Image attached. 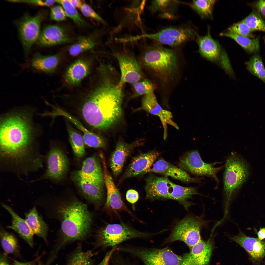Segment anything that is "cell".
<instances>
[{
    "label": "cell",
    "instance_id": "1",
    "mask_svg": "<svg viewBox=\"0 0 265 265\" xmlns=\"http://www.w3.org/2000/svg\"><path fill=\"white\" fill-rule=\"evenodd\" d=\"M119 80L108 74L95 78L87 92L73 98L70 115L84 127L93 132L112 127L121 118L124 94Z\"/></svg>",
    "mask_w": 265,
    "mask_h": 265
},
{
    "label": "cell",
    "instance_id": "2",
    "mask_svg": "<svg viewBox=\"0 0 265 265\" xmlns=\"http://www.w3.org/2000/svg\"><path fill=\"white\" fill-rule=\"evenodd\" d=\"M32 118L30 114L19 111L1 118L0 159L2 171L26 175L43 167L44 157L34 147Z\"/></svg>",
    "mask_w": 265,
    "mask_h": 265
},
{
    "label": "cell",
    "instance_id": "3",
    "mask_svg": "<svg viewBox=\"0 0 265 265\" xmlns=\"http://www.w3.org/2000/svg\"><path fill=\"white\" fill-rule=\"evenodd\" d=\"M34 204L41 207L48 218L57 220L60 224L57 237L49 256L55 260L59 252L67 244L82 241L90 234L94 214L86 204L75 196L52 198L45 195Z\"/></svg>",
    "mask_w": 265,
    "mask_h": 265
},
{
    "label": "cell",
    "instance_id": "4",
    "mask_svg": "<svg viewBox=\"0 0 265 265\" xmlns=\"http://www.w3.org/2000/svg\"><path fill=\"white\" fill-rule=\"evenodd\" d=\"M137 58L144 71L165 87L175 80L180 71V63L173 50L159 44L145 46Z\"/></svg>",
    "mask_w": 265,
    "mask_h": 265
},
{
    "label": "cell",
    "instance_id": "5",
    "mask_svg": "<svg viewBox=\"0 0 265 265\" xmlns=\"http://www.w3.org/2000/svg\"><path fill=\"white\" fill-rule=\"evenodd\" d=\"M152 234L141 232L127 224H108L95 230V240L91 244L93 249L113 247L124 241L136 238L147 237Z\"/></svg>",
    "mask_w": 265,
    "mask_h": 265
},
{
    "label": "cell",
    "instance_id": "6",
    "mask_svg": "<svg viewBox=\"0 0 265 265\" xmlns=\"http://www.w3.org/2000/svg\"><path fill=\"white\" fill-rule=\"evenodd\" d=\"M225 167L223 182L225 205L224 216L225 217L233 195L246 180L249 171L245 161L234 153L226 159Z\"/></svg>",
    "mask_w": 265,
    "mask_h": 265
},
{
    "label": "cell",
    "instance_id": "7",
    "mask_svg": "<svg viewBox=\"0 0 265 265\" xmlns=\"http://www.w3.org/2000/svg\"><path fill=\"white\" fill-rule=\"evenodd\" d=\"M205 224L200 217L187 216L176 223L166 241H182L190 250L201 239L200 230Z\"/></svg>",
    "mask_w": 265,
    "mask_h": 265
},
{
    "label": "cell",
    "instance_id": "8",
    "mask_svg": "<svg viewBox=\"0 0 265 265\" xmlns=\"http://www.w3.org/2000/svg\"><path fill=\"white\" fill-rule=\"evenodd\" d=\"M113 55L119 67V84L123 87L126 83L132 84L145 78L144 73L133 53L125 48L114 52Z\"/></svg>",
    "mask_w": 265,
    "mask_h": 265
},
{
    "label": "cell",
    "instance_id": "9",
    "mask_svg": "<svg viewBox=\"0 0 265 265\" xmlns=\"http://www.w3.org/2000/svg\"><path fill=\"white\" fill-rule=\"evenodd\" d=\"M218 163V162L210 163L204 162L199 152L197 150H194L186 152L180 157L178 166L185 171L196 175L205 176L213 178L217 186L219 182L217 173L224 166L215 167L214 166Z\"/></svg>",
    "mask_w": 265,
    "mask_h": 265
},
{
    "label": "cell",
    "instance_id": "10",
    "mask_svg": "<svg viewBox=\"0 0 265 265\" xmlns=\"http://www.w3.org/2000/svg\"><path fill=\"white\" fill-rule=\"evenodd\" d=\"M46 169L44 173L32 182L47 179L57 182L62 179L68 171L69 161L66 154L60 148L51 146L45 158Z\"/></svg>",
    "mask_w": 265,
    "mask_h": 265
},
{
    "label": "cell",
    "instance_id": "11",
    "mask_svg": "<svg viewBox=\"0 0 265 265\" xmlns=\"http://www.w3.org/2000/svg\"><path fill=\"white\" fill-rule=\"evenodd\" d=\"M196 33L188 26L171 27L165 28L156 33L135 36L134 39L143 38L150 39L172 46H176L192 39Z\"/></svg>",
    "mask_w": 265,
    "mask_h": 265
},
{
    "label": "cell",
    "instance_id": "12",
    "mask_svg": "<svg viewBox=\"0 0 265 265\" xmlns=\"http://www.w3.org/2000/svg\"><path fill=\"white\" fill-rule=\"evenodd\" d=\"M71 177L82 196L96 210L99 209L105 203V184L84 177L77 171L72 173Z\"/></svg>",
    "mask_w": 265,
    "mask_h": 265
},
{
    "label": "cell",
    "instance_id": "13",
    "mask_svg": "<svg viewBox=\"0 0 265 265\" xmlns=\"http://www.w3.org/2000/svg\"><path fill=\"white\" fill-rule=\"evenodd\" d=\"M102 162L104 182L107 193L106 199L104 206V210L111 214H116L121 212H125L139 221L123 202L120 193L107 169L106 160H102Z\"/></svg>",
    "mask_w": 265,
    "mask_h": 265
},
{
    "label": "cell",
    "instance_id": "14",
    "mask_svg": "<svg viewBox=\"0 0 265 265\" xmlns=\"http://www.w3.org/2000/svg\"><path fill=\"white\" fill-rule=\"evenodd\" d=\"M43 16V14L40 13L33 16L26 15L18 23V30L26 56L38 39L40 33V24Z\"/></svg>",
    "mask_w": 265,
    "mask_h": 265
},
{
    "label": "cell",
    "instance_id": "15",
    "mask_svg": "<svg viewBox=\"0 0 265 265\" xmlns=\"http://www.w3.org/2000/svg\"><path fill=\"white\" fill-rule=\"evenodd\" d=\"M125 250L132 252L143 262L145 265H179L182 257L168 247L162 249Z\"/></svg>",
    "mask_w": 265,
    "mask_h": 265
},
{
    "label": "cell",
    "instance_id": "16",
    "mask_svg": "<svg viewBox=\"0 0 265 265\" xmlns=\"http://www.w3.org/2000/svg\"><path fill=\"white\" fill-rule=\"evenodd\" d=\"M212 248V242L200 240L193 245L190 251L182 257L179 265H208Z\"/></svg>",
    "mask_w": 265,
    "mask_h": 265
},
{
    "label": "cell",
    "instance_id": "17",
    "mask_svg": "<svg viewBox=\"0 0 265 265\" xmlns=\"http://www.w3.org/2000/svg\"><path fill=\"white\" fill-rule=\"evenodd\" d=\"M141 107L143 110L150 113L158 116L162 124L164 129V138L167 137V124L171 125L176 129L179 127L177 124L172 120V113L164 110L158 103L154 92L144 95L141 101Z\"/></svg>",
    "mask_w": 265,
    "mask_h": 265
},
{
    "label": "cell",
    "instance_id": "18",
    "mask_svg": "<svg viewBox=\"0 0 265 265\" xmlns=\"http://www.w3.org/2000/svg\"><path fill=\"white\" fill-rule=\"evenodd\" d=\"M60 57L58 54L45 55L37 53L22 66L38 73L50 75L56 70L60 62Z\"/></svg>",
    "mask_w": 265,
    "mask_h": 265
},
{
    "label": "cell",
    "instance_id": "19",
    "mask_svg": "<svg viewBox=\"0 0 265 265\" xmlns=\"http://www.w3.org/2000/svg\"><path fill=\"white\" fill-rule=\"evenodd\" d=\"M173 184L166 177L149 176L146 179L145 189L146 198L151 200L168 199Z\"/></svg>",
    "mask_w": 265,
    "mask_h": 265
},
{
    "label": "cell",
    "instance_id": "20",
    "mask_svg": "<svg viewBox=\"0 0 265 265\" xmlns=\"http://www.w3.org/2000/svg\"><path fill=\"white\" fill-rule=\"evenodd\" d=\"M159 153L151 151L141 154L134 157L125 171L122 179L143 174L150 168Z\"/></svg>",
    "mask_w": 265,
    "mask_h": 265
},
{
    "label": "cell",
    "instance_id": "21",
    "mask_svg": "<svg viewBox=\"0 0 265 265\" xmlns=\"http://www.w3.org/2000/svg\"><path fill=\"white\" fill-rule=\"evenodd\" d=\"M141 143L137 141L130 144L121 141L118 142L110 160V167L114 175L118 176L121 173L128 157L133 149Z\"/></svg>",
    "mask_w": 265,
    "mask_h": 265
},
{
    "label": "cell",
    "instance_id": "22",
    "mask_svg": "<svg viewBox=\"0 0 265 265\" xmlns=\"http://www.w3.org/2000/svg\"><path fill=\"white\" fill-rule=\"evenodd\" d=\"M37 41L40 45L43 47L52 46L72 41L71 39L64 30L55 25L46 26L40 32Z\"/></svg>",
    "mask_w": 265,
    "mask_h": 265
},
{
    "label": "cell",
    "instance_id": "23",
    "mask_svg": "<svg viewBox=\"0 0 265 265\" xmlns=\"http://www.w3.org/2000/svg\"><path fill=\"white\" fill-rule=\"evenodd\" d=\"M153 172L169 176L186 183L199 181V179L191 177L186 171L172 165L163 159L158 160L146 173Z\"/></svg>",
    "mask_w": 265,
    "mask_h": 265
},
{
    "label": "cell",
    "instance_id": "24",
    "mask_svg": "<svg viewBox=\"0 0 265 265\" xmlns=\"http://www.w3.org/2000/svg\"><path fill=\"white\" fill-rule=\"evenodd\" d=\"M229 237L243 247L253 259L260 260L265 256V241L247 236L240 231L238 235Z\"/></svg>",
    "mask_w": 265,
    "mask_h": 265
},
{
    "label": "cell",
    "instance_id": "25",
    "mask_svg": "<svg viewBox=\"0 0 265 265\" xmlns=\"http://www.w3.org/2000/svg\"><path fill=\"white\" fill-rule=\"evenodd\" d=\"M2 206L11 215V224L7 228L13 230L16 232L31 247L34 245V233L25 219L19 216L9 206L1 203Z\"/></svg>",
    "mask_w": 265,
    "mask_h": 265
},
{
    "label": "cell",
    "instance_id": "26",
    "mask_svg": "<svg viewBox=\"0 0 265 265\" xmlns=\"http://www.w3.org/2000/svg\"><path fill=\"white\" fill-rule=\"evenodd\" d=\"M100 160L96 155L87 158L83 162L81 170L77 171L78 173L84 177L104 184Z\"/></svg>",
    "mask_w": 265,
    "mask_h": 265
},
{
    "label": "cell",
    "instance_id": "27",
    "mask_svg": "<svg viewBox=\"0 0 265 265\" xmlns=\"http://www.w3.org/2000/svg\"><path fill=\"white\" fill-rule=\"evenodd\" d=\"M208 31L204 36L197 37V41L201 55L209 60L216 61L221 57L220 45L212 37L210 31Z\"/></svg>",
    "mask_w": 265,
    "mask_h": 265
},
{
    "label": "cell",
    "instance_id": "28",
    "mask_svg": "<svg viewBox=\"0 0 265 265\" xmlns=\"http://www.w3.org/2000/svg\"><path fill=\"white\" fill-rule=\"evenodd\" d=\"M89 69V65L86 61L82 59L76 61L68 68L66 72V81L70 85H78L88 74Z\"/></svg>",
    "mask_w": 265,
    "mask_h": 265
},
{
    "label": "cell",
    "instance_id": "29",
    "mask_svg": "<svg viewBox=\"0 0 265 265\" xmlns=\"http://www.w3.org/2000/svg\"><path fill=\"white\" fill-rule=\"evenodd\" d=\"M25 216V219L34 234L42 238L47 244L48 226L42 216L39 214L35 206L26 213Z\"/></svg>",
    "mask_w": 265,
    "mask_h": 265
},
{
    "label": "cell",
    "instance_id": "30",
    "mask_svg": "<svg viewBox=\"0 0 265 265\" xmlns=\"http://www.w3.org/2000/svg\"><path fill=\"white\" fill-rule=\"evenodd\" d=\"M95 254L92 250L84 251L82 241H80L75 249L67 256L64 265H94L92 258Z\"/></svg>",
    "mask_w": 265,
    "mask_h": 265
},
{
    "label": "cell",
    "instance_id": "31",
    "mask_svg": "<svg viewBox=\"0 0 265 265\" xmlns=\"http://www.w3.org/2000/svg\"><path fill=\"white\" fill-rule=\"evenodd\" d=\"M199 195L196 188L182 186L173 184L171 192L169 193L168 199L178 201L187 210L191 205L192 203L187 200L193 195Z\"/></svg>",
    "mask_w": 265,
    "mask_h": 265
},
{
    "label": "cell",
    "instance_id": "32",
    "mask_svg": "<svg viewBox=\"0 0 265 265\" xmlns=\"http://www.w3.org/2000/svg\"><path fill=\"white\" fill-rule=\"evenodd\" d=\"M178 2L175 0H154L149 6L153 13H158L159 16L165 18H172Z\"/></svg>",
    "mask_w": 265,
    "mask_h": 265
},
{
    "label": "cell",
    "instance_id": "33",
    "mask_svg": "<svg viewBox=\"0 0 265 265\" xmlns=\"http://www.w3.org/2000/svg\"><path fill=\"white\" fill-rule=\"evenodd\" d=\"M220 35L233 39L249 53H256L259 51V37L252 39L228 31L222 32Z\"/></svg>",
    "mask_w": 265,
    "mask_h": 265
},
{
    "label": "cell",
    "instance_id": "34",
    "mask_svg": "<svg viewBox=\"0 0 265 265\" xmlns=\"http://www.w3.org/2000/svg\"><path fill=\"white\" fill-rule=\"evenodd\" d=\"M66 124L69 142L73 152L77 158H82L85 154L82 136L68 122H66Z\"/></svg>",
    "mask_w": 265,
    "mask_h": 265
},
{
    "label": "cell",
    "instance_id": "35",
    "mask_svg": "<svg viewBox=\"0 0 265 265\" xmlns=\"http://www.w3.org/2000/svg\"><path fill=\"white\" fill-rule=\"evenodd\" d=\"M0 237L1 247L6 253L16 255L19 254L18 241L15 236L6 231L1 225Z\"/></svg>",
    "mask_w": 265,
    "mask_h": 265
},
{
    "label": "cell",
    "instance_id": "36",
    "mask_svg": "<svg viewBox=\"0 0 265 265\" xmlns=\"http://www.w3.org/2000/svg\"><path fill=\"white\" fill-rule=\"evenodd\" d=\"M96 44V41L91 37H80L76 42L69 48L68 52L71 55L75 56L93 48Z\"/></svg>",
    "mask_w": 265,
    "mask_h": 265
},
{
    "label": "cell",
    "instance_id": "37",
    "mask_svg": "<svg viewBox=\"0 0 265 265\" xmlns=\"http://www.w3.org/2000/svg\"><path fill=\"white\" fill-rule=\"evenodd\" d=\"M245 63L248 71L265 83V68L260 55L254 54Z\"/></svg>",
    "mask_w": 265,
    "mask_h": 265
},
{
    "label": "cell",
    "instance_id": "38",
    "mask_svg": "<svg viewBox=\"0 0 265 265\" xmlns=\"http://www.w3.org/2000/svg\"><path fill=\"white\" fill-rule=\"evenodd\" d=\"M131 84L132 97L144 96L154 92L155 88L153 83L146 78Z\"/></svg>",
    "mask_w": 265,
    "mask_h": 265
},
{
    "label": "cell",
    "instance_id": "39",
    "mask_svg": "<svg viewBox=\"0 0 265 265\" xmlns=\"http://www.w3.org/2000/svg\"><path fill=\"white\" fill-rule=\"evenodd\" d=\"M56 2L60 4L65 12L66 17L72 20L76 25L80 26L86 25L87 23L71 4L69 0H56Z\"/></svg>",
    "mask_w": 265,
    "mask_h": 265
},
{
    "label": "cell",
    "instance_id": "40",
    "mask_svg": "<svg viewBox=\"0 0 265 265\" xmlns=\"http://www.w3.org/2000/svg\"><path fill=\"white\" fill-rule=\"evenodd\" d=\"M215 0H194L192 6L194 9L202 18L210 17L212 16Z\"/></svg>",
    "mask_w": 265,
    "mask_h": 265
},
{
    "label": "cell",
    "instance_id": "41",
    "mask_svg": "<svg viewBox=\"0 0 265 265\" xmlns=\"http://www.w3.org/2000/svg\"><path fill=\"white\" fill-rule=\"evenodd\" d=\"M82 137L84 144L88 146L96 148H104L106 141L104 138L88 130L83 131Z\"/></svg>",
    "mask_w": 265,
    "mask_h": 265
},
{
    "label": "cell",
    "instance_id": "42",
    "mask_svg": "<svg viewBox=\"0 0 265 265\" xmlns=\"http://www.w3.org/2000/svg\"><path fill=\"white\" fill-rule=\"evenodd\" d=\"M242 21L252 31L258 30L265 32V22L255 10H253Z\"/></svg>",
    "mask_w": 265,
    "mask_h": 265
},
{
    "label": "cell",
    "instance_id": "43",
    "mask_svg": "<svg viewBox=\"0 0 265 265\" xmlns=\"http://www.w3.org/2000/svg\"><path fill=\"white\" fill-rule=\"evenodd\" d=\"M227 31L249 38L254 37L252 30L242 20L233 24L228 29Z\"/></svg>",
    "mask_w": 265,
    "mask_h": 265
},
{
    "label": "cell",
    "instance_id": "44",
    "mask_svg": "<svg viewBox=\"0 0 265 265\" xmlns=\"http://www.w3.org/2000/svg\"><path fill=\"white\" fill-rule=\"evenodd\" d=\"M80 9L81 12L85 16L105 24L106 22L104 20L87 4L83 3Z\"/></svg>",
    "mask_w": 265,
    "mask_h": 265
},
{
    "label": "cell",
    "instance_id": "45",
    "mask_svg": "<svg viewBox=\"0 0 265 265\" xmlns=\"http://www.w3.org/2000/svg\"><path fill=\"white\" fill-rule=\"evenodd\" d=\"M50 17L53 20L57 21L65 20L66 16L62 6L56 5L52 7L51 10Z\"/></svg>",
    "mask_w": 265,
    "mask_h": 265
},
{
    "label": "cell",
    "instance_id": "46",
    "mask_svg": "<svg viewBox=\"0 0 265 265\" xmlns=\"http://www.w3.org/2000/svg\"><path fill=\"white\" fill-rule=\"evenodd\" d=\"M11 2L28 3L37 5L50 6L56 2V0H8Z\"/></svg>",
    "mask_w": 265,
    "mask_h": 265
},
{
    "label": "cell",
    "instance_id": "47",
    "mask_svg": "<svg viewBox=\"0 0 265 265\" xmlns=\"http://www.w3.org/2000/svg\"><path fill=\"white\" fill-rule=\"evenodd\" d=\"M126 197L128 202L131 204H134L137 202L139 199V194L136 191L130 189L127 192Z\"/></svg>",
    "mask_w": 265,
    "mask_h": 265
},
{
    "label": "cell",
    "instance_id": "48",
    "mask_svg": "<svg viewBox=\"0 0 265 265\" xmlns=\"http://www.w3.org/2000/svg\"><path fill=\"white\" fill-rule=\"evenodd\" d=\"M253 6L257 11L265 17V0H260L255 2Z\"/></svg>",
    "mask_w": 265,
    "mask_h": 265
},
{
    "label": "cell",
    "instance_id": "49",
    "mask_svg": "<svg viewBox=\"0 0 265 265\" xmlns=\"http://www.w3.org/2000/svg\"><path fill=\"white\" fill-rule=\"evenodd\" d=\"M116 249V246L113 247L112 249L108 252L102 261L97 264L94 265H109L110 259L113 252Z\"/></svg>",
    "mask_w": 265,
    "mask_h": 265
},
{
    "label": "cell",
    "instance_id": "50",
    "mask_svg": "<svg viewBox=\"0 0 265 265\" xmlns=\"http://www.w3.org/2000/svg\"><path fill=\"white\" fill-rule=\"evenodd\" d=\"M258 239L262 241L265 238V228H261L257 233Z\"/></svg>",
    "mask_w": 265,
    "mask_h": 265
},
{
    "label": "cell",
    "instance_id": "51",
    "mask_svg": "<svg viewBox=\"0 0 265 265\" xmlns=\"http://www.w3.org/2000/svg\"><path fill=\"white\" fill-rule=\"evenodd\" d=\"M72 5L75 8L80 9L83 3L80 0H69Z\"/></svg>",
    "mask_w": 265,
    "mask_h": 265
},
{
    "label": "cell",
    "instance_id": "52",
    "mask_svg": "<svg viewBox=\"0 0 265 265\" xmlns=\"http://www.w3.org/2000/svg\"><path fill=\"white\" fill-rule=\"evenodd\" d=\"M0 265H9L6 255L4 254L0 255Z\"/></svg>",
    "mask_w": 265,
    "mask_h": 265
},
{
    "label": "cell",
    "instance_id": "53",
    "mask_svg": "<svg viewBox=\"0 0 265 265\" xmlns=\"http://www.w3.org/2000/svg\"><path fill=\"white\" fill-rule=\"evenodd\" d=\"M35 260L27 262H21L17 261H14L13 265H31L35 262Z\"/></svg>",
    "mask_w": 265,
    "mask_h": 265
},
{
    "label": "cell",
    "instance_id": "54",
    "mask_svg": "<svg viewBox=\"0 0 265 265\" xmlns=\"http://www.w3.org/2000/svg\"><path fill=\"white\" fill-rule=\"evenodd\" d=\"M37 265H42L41 262L39 260L38 261V264Z\"/></svg>",
    "mask_w": 265,
    "mask_h": 265
},
{
    "label": "cell",
    "instance_id": "55",
    "mask_svg": "<svg viewBox=\"0 0 265 265\" xmlns=\"http://www.w3.org/2000/svg\"><path fill=\"white\" fill-rule=\"evenodd\" d=\"M263 39H264V42L265 44V37H264L263 38Z\"/></svg>",
    "mask_w": 265,
    "mask_h": 265
}]
</instances>
